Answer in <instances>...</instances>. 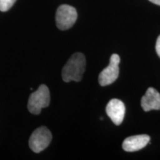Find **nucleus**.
<instances>
[{
  "instance_id": "obj_1",
  "label": "nucleus",
  "mask_w": 160,
  "mask_h": 160,
  "mask_svg": "<svg viewBox=\"0 0 160 160\" xmlns=\"http://www.w3.org/2000/svg\"><path fill=\"white\" fill-rule=\"evenodd\" d=\"M86 60L82 53H76L64 66L62 71V77L65 82H80L82 79L85 71Z\"/></svg>"
},
{
  "instance_id": "obj_2",
  "label": "nucleus",
  "mask_w": 160,
  "mask_h": 160,
  "mask_svg": "<svg viewBox=\"0 0 160 160\" xmlns=\"http://www.w3.org/2000/svg\"><path fill=\"white\" fill-rule=\"evenodd\" d=\"M50 91L45 85H41L30 96L28 103V109L30 113L34 115H39L42 109L48 107L50 105Z\"/></svg>"
},
{
  "instance_id": "obj_3",
  "label": "nucleus",
  "mask_w": 160,
  "mask_h": 160,
  "mask_svg": "<svg viewBox=\"0 0 160 160\" xmlns=\"http://www.w3.org/2000/svg\"><path fill=\"white\" fill-rule=\"evenodd\" d=\"M77 19V12L74 8L68 5H62L56 13V23L61 31L68 30L73 27Z\"/></svg>"
},
{
  "instance_id": "obj_4",
  "label": "nucleus",
  "mask_w": 160,
  "mask_h": 160,
  "mask_svg": "<svg viewBox=\"0 0 160 160\" xmlns=\"http://www.w3.org/2000/svg\"><path fill=\"white\" fill-rule=\"evenodd\" d=\"M52 140V134L45 126L38 128L33 132L29 139V147L34 153H39L48 147Z\"/></svg>"
},
{
  "instance_id": "obj_5",
  "label": "nucleus",
  "mask_w": 160,
  "mask_h": 160,
  "mask_svg": "<svg viewBox=\"0 0 160 160\" xmlns=\"http://www.w3.org/2000/svg\"><path fill=\"white\" fill-rule=\"evenodd\" d=\"M120 57L118 54H112L110 64L99 75V83L101 86H107L113 83L119 74Z\"/></svg>"
},
{
  "instance_id": "obj_6",
  "label": "nucleus",
  "mask_w": 160,
  "mask_h": 160,
  "mask_svg": "<svg viewBox=\"0 0 160 160\" xmlns=\"http://www.w3.org/2000/svg\"><path fill=\"white\" fill-rule=\"evenodd\" d=\"M106 113L116 125H120L125 115V104L118 99H111L106 106Z\"/></svg>"
},
{
  "instance_id": "obj_7",
  "label": "nucleus",
  "mask_w": 160,
  "mask_h": 160,
  "mask_svg": "<svg viewBox=\"0 0 160 160\" xmlns=\"http://www.w3.org/2000/svg\"><path fill=\"white\" fill-rule=\"evenodd\" d=\"M151 137L147 134L132 136L124 140L122 148L127 152H135L144 148L150 142Z\"/></svg>"
},
{
  "instance_id": "obj_8",
  "label": "nucleus",
  "mask_w": 160,
  "mask_h": 160,
  "mask_svg": "<svg viewBox=\"0 0 160 160\" xmlns=\"http://www.w3.org/2000/svg\"><path fill=\"white\" fill-rule=\"evenodd\" d=\"M141 106L145 112L160 110V93L153 88H149L141 99Z\"/></svg>"
},
{
  "instance_id": "obj_9",
  "label": "nucleus",
  "mask_w": 160,
  "mask_h": 160,
  "mask_svg": "<svg viewBox=\"0 0 160 160\" xmlns=\"http://www.w3.org/2000/svg\"><path fill=\"white\" fill-rule=\"evenodd\" d=\"M17 0H0V11L6 12L10 10L14 5Z\"/></svg>"
},
{
  "instance_id": "obj_10",
  "label": "nucleus",
  "mask_w": 160,
  "mask_h": 160,
  "mask_svg": "<svg viewBox=\"0 0 160 160\" xmlns=\"http://www.w3.org/2000/svg\"><path fill=\"white\" fill-rule=\"evenodd\" d=\"M156 51H157V55L160 58V35L158 37L157 43H156Z\"/></svg>"
},
{
  "instance_id": "obj_11",
  "label": "nucleus",
  "mask_w": 160,
  "mask_h": 160,
  "mask_svg": "<svg viewBox=\"0 0 160 160\" xmlns=\"http://www.w3.org/2000/svg\"><path fill=\"white\" fill-rule=\"evenodd\" d=\"M149 1L152 3L155 4V5H157L160 6V0H149Z\"/></svg>"
}]
</instances>
